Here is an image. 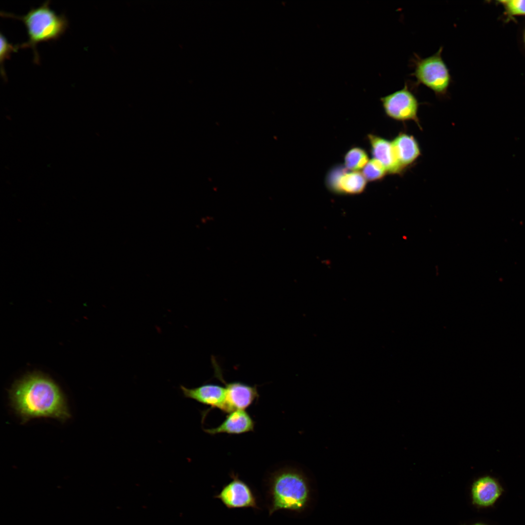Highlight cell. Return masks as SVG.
<instances>
[{
	"label": "cell",
	"instance_id": "obj_15",
	"mask_svg": "<svg viewBox=\"0 0 525 525\" xmlns=\"http://www.w3.org/2000/svg\"><path fill=\"white\" fill-rule=\"evenodd\" d=\"M362 174L366 180L370 181L380 180L388 174L382 164L374 158L368 161L363 168Z\"/></svg>",
	"mask_w": 525,
	"mask_h": 525
},
{
	"label": "cell",
	"instance_id": "obj_16",
	"mask_svg": "<svg viewBox=\"0 0 525 525\" xmlns=\"http://www.w3.org/2000/svg\"><path fill=\"white\" fill-rule=\"evenodd\" d=\"M509 17L525 16V0H499Z\"/></svg>",
	"mask_w": 525,
	"mask_h": 525
},
{
	"label": "cell",
	"instance_id": "obj_13",
	"mask_svg": "<svg viewBox=\"0 0 525 525\" xmlns=\"http://www.w3.org/2000/svg\"><path fill=\"white\" fill-rule=\"evenodd\" d=\"M502 492V488L493 478L485 476L475 481L472 487L473 502L481 506L493 505Z\"/></svg>",
	"mask_w": 525,
	"mask_h": 525
},
{
	"label": "cell",
	"instance_id": "obj_3",
	"mask_svg": "<svg viewBox=\"0 0 525 525\" xmlns=\"http://www.w3.org/2000/svg\"><path fill=\"white\" fill-rule=\"evenodd\" d=\"M50 1L40 6L32 8L23 16L1 12V16L22 21L27 29L28 40L19 45V48L30 47L34 51V61L38 63L39 58L36 49L38 43L54 40L59 38L68 27V21L64 15H58L52 10Z\"/></svg>",
	"mask_w": 525,
	"mask_h": 525
},
{
	"label": "cell",
	"instance_id": "obj_11",
	"mask_svg": "<svg viewBox=\"0 0 525 525\" xmlns=\"http://www.w3.org/2000/svg\"><path fill=\"white\" fill-rule=\"evenodd\" d=\"M368 138L373 158L382 164L388 174L403 175L404 173L397 159L392 140L374 134L368 135Z\"/></svg>",
	"mask_w": 525,
	"mask_h": 525
},
{
	"label": "cell",
	"instance_id": "obj_9",
	"mask_svg": "<svg viewBox=\"0 0 525 525\" xmlns=\"http://www.w3.org/2000/svg\"><path fill=\"white\" fill-rule=\"evenodd\" d=\"M180 389L184 397L228 413L225 386L206 384L191 388L181 385Z\"/></svg>",
	"mask_w": 525,
	"mask_h": 525
},
{
	"label": "cell",
	"instance_id": "obj_5",
	"mask_svg": "<svg viewBox=\"0 0 525 525\" xmlns=\"http://www.w3.org/2000/svg\"><path fill=\"white\" fill-rule=\"evenodd\" d=\"M412 88H415L409 82H406L402 88L381 98L380 100L387 117L398 122L414 121L422 130L418 117L420 103Z\"/></svg>",
	"mask_w": 525,
	"mask_h": 525
},
{
	"label": "cell",
	"instance_id": "obj_17",
	"mask_svg": "<svg viewBox=\"0 0 525 525\" xmlns=\"http://www.w3.org/2000/svg\"><path fill=\"white\" fill-rule=\"evenodd\" d=\"M19 48V45H13L8 41L6 37L2 34H0V58L1 73L2 77L4 79L6 78V76L3 67V62L5 59L10 57V55L11 52H17Z\"/></svg>",
	"mask_w": 525,
	"mask_h": 525
},
{
	"label": "cell",
	"instance_id": "obj_7",
	"mask_svg": "<svg viewBox=\"0 0 525 525\" xmlns=\"http://www.w3.org/2000/svg\"><path fill=\"white\" fill-rule=\"evenodd\" d=\"M326 183L332 192L338 194H357L366 188L367 180L363 174L337 165L328 172Z\"/></svg>",
	"mask_w": 525,
	"mask_h": 525
},
{
	"label": "cell",
	"instance_id": "obj_19",
	"mask_svg": "<svg viewBox=\"0 0 525 525\" xmlns=\"http://www.w3.org/2000/svg\"><path fill=\"white\" fill-rule=\"evenodd\" d=\"M483 525V524H475V525Z\"/></svg>",
	"mask_w": 525,
	"mask_h": 525
},
{
	"label": "cell",
	"instance_id": "obj_4",
	"mask_svg": "<svg viewBox=\"0 0 525 525\" xmlns=\"http://www.w3.org/2000/svg\"><path fill=\"white\" fill-rule=\"evenodd\" d=\"M442 51L441 46L436 53L424 58L414 53L410 60V66L413 69L410 75L416 79L414 87L416 88L422 85L432 90L440 99L449 97V89L453 81L450 70L442 57Z\"/></svg>",
	"mask_w": 525,
	"mask_h": 525
},
{
	"label": "cell",
	"instance_id": "obj_8",
	"mask_svg": "<svg viewBox=\"0 0 525 525\" xmlns=\"http://www.w3.org/2000/svg\"><path fill=\"white\" fill-rule=\"evenodd\" d=\"M231 476L232 480L214 498L220 500L228 508H258L256 498L249 486L237 475L233 473Z\"/></svg>",
	"mask_w": 525,
	"mask_h": 525
},
{
	"label": "cell",
	"instance_id": "obj_18",
	"mask_svg": "<svg viewBox=\"0 0 525 525\" xmlns=\"http://www.w3.org/2000/svg\"><path fill=\"white\" fill-rule=\"evenodd\" d=\"M523 41H524V44H525V30L524 32V34H523Z\"/></svg>",
	"mask_w": 525,
	"mask_h": 525
},
{
	"label": "cell",
	"instance_id": "obj_14",
	"mask_svg": "<svg viewBox=\"0 0 525 525\" xmlns=\"http://www.w3.org/2000/svg\"><path fill=\"white\" fill-rule=\"evenodd\" d=\"M368 162V157L364 150L353 147L347 152L344 158L345 167L350 171H358Z\"/></svg>",
	"mask_w": 525,
	"mask_h": 525
},
{
	"label": "cell",
	"instance_id": "obj_6",
	"mask_svg": "<svg viewBox=\"0 0 525 525\" xmlns=\"http://www.w3.org/2000/svg\"><path fill=\"white\" fill-rule=\"evenodd\" d=\"M211 362L215 377L225 385L228 413L235 410H245L258 400L259 395L256 385L241 382H226L215 358H211Z\"/></svg>",
	"mask_w": 525,
	"mask_h": 525
},
{
	"label": "cell",
	"instance_id": "obj_12",
	"mask_svg": "<svg viewBox=\"0 0 525 525\" xmlns=\"http://www.w3.org/2000/svg\"><path fill=\"white\" fill-rule=\"evenodd\" d=\"M255 425V421L245 410H235L228 413L225 420L217 427L203 430L210 435H240L253 431Z\"/></svg>",
	"mask_w": 525,
	"mask_h": 525
},
{
	"label": "cell",
	"instance_id": "obj_10",
	"mask_svg": "<svg viewBox=\"0 0 525 525\" xmlns=\"http://www.w3.org/2000/svg\"><path fill=\"white\" fill-rule=\"evenodd\" d=\"M392 142L398 161L405 173L421 156L420 144L413 135L402 131L392 140Z\"/></svg>",
	"mask_w": 525,
	"mask_h": 525
},
{
	"label": "cell",
	"instance_id": "obj_1",
	"mask_svg": "<svg viewBox=\"0 0 525 525\" xmlns=\"http://www.w3.org/2000/svg\"><path fill=\"white\" fill-rule=\"evenodd\" d=\"M11 404L23 423L35 418H51L61 421L70 415L58 386L42 374L28 375L12 386Z\"/></svg>",
	"mask_w": 525,
	"mask_h": 525
},
{
	"label": "cell",
	"instance_id": "obj_2",
	"mask_svg": "<svg viewBox=\"0 0 525 525\" xmlns=\"http://www.w3.org/2000/svg\"><path fill=\"white\" fill-rule=\"evenodd\" d=\"M269 485L270 515L281 509L299 511L306 506L309 487L305 477L299 470L291 467L279 469L271 475Z\"/></svg>",
	"mask_w": 525,
	"mask_h": 525
}]
</instances>
